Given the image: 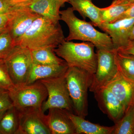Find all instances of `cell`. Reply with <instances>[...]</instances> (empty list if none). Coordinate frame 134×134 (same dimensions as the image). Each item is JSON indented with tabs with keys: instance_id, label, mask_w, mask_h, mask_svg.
<instances>
[{
	"instance_id": "cell-1",
	"label": "cell",
	"mask_w": 134,
	"mask_h": 134,
	"mask_svg": "<svg viewBox=\"0 0 134 134\" xmlns=\"http://www.w3.org/2000/svg\"><path fill=\"white\" fill-rule=\"evenodd\" d=\"M65 40L59 22L55 23L40 15L24 35L17 41L15 46L30 50L44 48L54 49Z\"/></svg>"
},
{
	"instance_id": "cell-2",
	"label": "cell",
	"mask_w": 134,
	"mask_h": 134,
	"mask_svg": "<svg viewBox=\"0 0 134 134\" xmlns=\"http://www.w3.org/2000/svg\"><path fill=\"white\" fill-rule=\"evenodd\" d=\"M60 20L67 24L69 30L66 41L81 40L92 43L97 49L114 50L112 41L108 34L96 30L92 24L77 17L72 7L60 10Z\"/></svg>"
},
{
	"instance_id": "cell-3",
	"label": "cell",
	"mask_w": 134,
	"mask_h": 134,
	"mask_svg": "<svg viewBox=\"0 0 134 134\" xmlns=\"http://www.w3.org/2000/svg\"><path fill=\"white\" fill-rule=\"evenodd\" d=\"M95 47L90 42L76 43L65 40L54 51L56 55L65 61L69 67L79 68L93 74L97 65Z\"/></svg>"
},
{
	"instance_id": "cell-4",
	"label": "cell",
	"mask_w": 134,
	"mask_h": 134,
	"mask_svg": "<svg viewBox=\"0 0 134 134\" xmlns=\"http://www.w3.org/2000/svg\"><path fill=\"white\" fill-rule=\"evenodd\" d=\"M65 76L75 114L85 119L88 114V91L93 74L79 68L69 67Z\"/></svg>"
},
{
	"instance_id": "cell-5",
	"label": "cell",
	"mask_w": 134,
	"mask_h": 134,
	"mask_svg": "<svg viewBox=\"0 0 134 134\" xmlns=\"http://www.w3.org/2000/svg\"><path fill=\"white\" fill-rule=\"evenodd\" d=\"M9 92L13 105L18 111L42 109L48 96L46 89L39 80L33 83L15 86Z\"/></svg>"
},
{
	"instance_id": "cell-6",
	"label": "cell",
	"mask_w": 134,
	"mask_h": 134,
	"mask_svg": "<svg viewBox=\"0 0 134 134\" xmlns=\"http://www.w3.org/2000/svg\"><path fill=\"white\" fill-rule=\"evenodd\" d=\"M65 74L60 76L39 80L45 87L48 94L47 100L42 105L43 112L50 108H59L74 113L73 104L68 90Z\"/></svg>"
},
{
	"instance_id": "cell-7",
	"label": "cell",
	"mask_w": 134,
	"mask_h": 134,
	"mask_svg": "<svg viewBox=\"0 0 134 134\" xmlns=\"http://www.w3.org/2000/svg\"><path fill=\"white\" fill-rule=\"evenodd\" d=\"M4 59L15 86L26 84L32 65L31 50L16 45Z\"/></svg>"
},
{
	"instance_id": "cell-8",
	"label": "cell",
	"mask_w": 134,
	"mask_h": 134,
	"mask_svg": "<svg viewBox=\"0 0 134 134\" xmlns=\"http://www.w3.org/2000/svg\"><path fill=\"white\" fill-rule=\"evenodd\" d=\"M116 50L97 49V65L93 74L90 91L93 93L105 87L119 73L115 59Z\"/></svg>"
},
{
	"instance_id": "cell-9",
	"label": "cell",
	"mask_w": 134,
	"mask_h": 134,
	"mask_svg": "<svg viewBox=\"0 0 134 134\" xmlns=\"http://www.w3.org/2000/svg\"><path fill=\"white\" fill-rule=\"evenodd\" d=\"M19 127L16 134H51L42 109L18 111Z\"/></svg>"
},
{
	"instance_id": "cell-10",
	"label": "cell",
	"mask_w": 134,
	"mask_h": 134,
	"mask_svg": "<svg viewBox=\"0 0 134 134\" xmlns=\"http://www.w3.org/2000/svg\"><path fill=\"white\" fill-rule=\"evenodd\" d=\"M39 16L31 11L28 7L15 8L10 13L8 31L15 45L17 41L24 35Z\"/></svg>"
},
{
	"instance_id": "cell-11",
	"label": "cell",
	"mask_w": 134,
	"mask_h": 134,
	"mask_svg": "<svg viewBox=\"0 0 134 134\" xmlns=\"http://www.w3.org/2000/svg\"><path fill=\"white\" fill-rule=\"evenodd\" d=\"M134 25V18H124L110 23H102L100 29L109 35L114 48L117 50L130 40V36Z\"/></svg>"
},
{
	"instance_id": "cell-12",
	"label": "cell",
	"mask_w": 134,
	"mask_h": 134,
	"mask_svg": "<svg viewBox=\"0 0 134 134\" xmlns=\"http://www.w3.org/2000/svg\"><path fill=\"white\" fill-rule=\"evenodd\" d=\"M99 107L115 123L122 117L126 109L121 103L107 87L94 92Z\"/></svg>"
},
{
	"instance_id": "cell-13",
	"label": "cell",
	"mask_w": 134,
	"mask_h": 134,
	"mask_svg": "<svg viewBox=\"0 0 134 134\" xmlns=\"http://www.w3.org/2000/svg\"><path fill=\"white\" fill-rule=\"evenodd\" d=\"M48 111L46 117L51 134H76L75 127L69 115L70 111L59 108H50Z\"/></svg>"
},
{
	"instance_id": "cell-14",
	"label": "cell",
	"mask_w": 134,
	"mask_h": 134,
	"mask_svg": "<svg viewBox=\"0 0 134 134\" xmlns=\"http://www.w3.org/2000/svg\"><path fill=\"white\" fill-rule=\"evenodd\" d=\"M127 110L133 103L134 81L127 79L119 72L106 86Z\"/></svg>"
},
{
	"instance_id": "cell-15",
	"label": "cell",
	"mask_w": 134,
	"mask_h": 134,
	"mask_svg": "<svg viewBox=\"0 0 134 134\" xmlns=\"http://www.w3.org/2000/svg\"><path fill=\"white\" fill-rule=\"evenodd\" d=\"M69 66L66 62L59 65H32L26 84L33 83L40 79L55 77L64 75Z\"/></svg>"
},
{
	"instance_id": "cell-16",
	"label": "cell",
	"mask_w": 134,
	"mask_h": 134,
	"mask_svg": "<svg viewBox=\"0 0 134 134\" xmlns=\"http://www.w3.org/2000/svg\"><path fill=\"white\" fill-rule=\"evenodd\" d=\"M61 7L58 0H33L28 7L32 12L57 23L60 20Z\"/></svg>"
},
{
	"instance_id": "cell-17",
	"label": "cell",
	"mask_w": 134,
	"mask_h": 134,
	"mask_svg": "<svg viewBox=\"0 0 134 134\" xmlns=\"http://www.w3.org/2000/svg\"><path fill=\"white\" fill-rule=\"evenodd\" d=\"M93 0H70L69 3L74 11H77L84 19H90L94 26L100 29L102 22L99 8L94 5Z\"/></svg>"
},
{
	"instance_id": "cell-18",
	"label": "cell",
	"mask_w": 134,
	"mask_h": 134,
	"mask_svg": "<svg viewBox=\"0 0 134 134\" xmlns=\"http://www.w3.org/2000/svg\"><path fill=\"white\" fill-rule=\"evenodd\" d=\"M69 117L75 127L76 134H111L114 127L100 126L88 121L69 112Z\"/></svg>"
},
{
	"instance_id": "cell-19",
	"label": "cell",
	"mask_w": 134,
	"mask_h": 134,
	"mask_svg": "<svg viewBox=\"0 0 134 134\" xmlns=\"http://www.w3.org/2000/svg\"><path fill=\"white\" fill-rule=\"evenodd\" d=\"M33 64L40 65H55L65 62L64 60L56 55L54 49L50 48L30 50Z\"/></svg>"
},
{
	"instance_id": "cell-20",
	"label": "cell",
	"mask_w": 134,
	"mask_h": 134,
	"mask_svg": "<svg viewBox=\"0 0 134 134\" xmlns=\"http://www.w3.org/2000/svg\"><path fill=\"white\" fill-rule=\"evenodd\" d=\"M134 4L112 2L111 5L107 7L99 8L102 23H110L119 20L124 12Z\"/></svg>"
},
{
	"instance_id": "cell-21",
	"label": "cell",
	"mask_w": 134,
	"mask_h": 134,
	"mask_svg": "<svg viewBox=\"0 0 134 134\" xmlns=\"http://www.w3.org/2000/svg\"><path fill=\"white\" fill-rule=\"evenodd\" d=\"M113 127L111 134H134V103L128 107Z\"/></svg>"
},
{
	"instance_id": "cell-22",
	"label": "cell",
	"mask_w": 134,
	"mask_h": 134,
	"mask_svg": "<svg viewBox=\"0 0 134 134\" xmlns=\"http://www.w3.org/2000/svg\"><path fill=\"white\" fill-rule=\"evenodd\" d=\"M19 122L18 111L13 107L5 111L0 120V134H16Z\"/></svg>"
},
{
	"instance_id": "cell-23",
	"label": "cell",
	"mask_w": 134,
	"mask_h": 134,
	"mask_svg": "<svg viewBox=\"0 0 134 134\" xmlns=\"http://www.w3.org/2000/svg\"><path fill=\"white\" fill-rule=\"evenodd\" d=\"M115 59L119 72L127 79L134 81V56L116 50Z\"/></svg>"
},
{
	"instance_id": "cell-24",
	"label": "cell",
	"mask_w": 134,
	"mask_h": 134,
	"mask_svg": "<svg viewBox=\"0 0 134 134\" xmlns=\"http://www.w3.org/2000/svg\"><path fill=\"white\" fill-rule=\"evenodd\" d=\"M15 85L10 77L4 59H0V90L10 91Z\"/></svg>"
},
{
	"instance_id": "cell-25",
	"label": "cell",
	"mask_w": 134,
	"mask_h": 134,
	"mask_svg": "<svg viewBox=\"0 0 134 134\" xmlns=\"http://www.w3.org/2000/svg\"><path fill=\"white\" fill-rule=\"evenodd\" d=\"M15 45L8 30L0 34V59H5Z\"/></svg>"
},
{
	"instance_id": "cell-26",
	"label": "cell",
	"mask_w": 134,
	"mask_h": 134,
	"mask_svg": "<svg viewBox=\"0 0 134 134\" xmlns=\"http://www.w3.org/2000/svg\"><path fill=\"white\" fill-rule=\"evenodd\" d=\"M13 107L9 91L0 90V111H5Z\"/></svg>"
},
{
	"instance_id": "cell-27",
	"label": "cell",
	"mask_w": 134,
	"mask_h": 134,
	"mask_svg": "<svg viewBox=\"0 0 134 134\" xmlns=\"http://www.w3.org/2000/svg\"><path fill=\"white\" fill-rule=\"evenodd\" d=\"M10 5L15 8L26 7L30 5L33 0H3Z\"/></svg>"
},
{
	"instance_id": "cell-28",
	"label": "cell",
	"mask_w": 134,
	"mask_h": 134,
	"mask_svg": "<svg viewBox=\"0 0 134 134\" xmlns=\"http://www.w3.org/2000/svg\"><path fill=\"white\" fill-rule=\"evenodd\" d=\"M120 52L134 56V40H130L126 45L116 50Z\"/></svg>"
},
{
	"instance_id": "cell-29",
	"label": "cell",
	"mask_w": 134,
	"mask_h": 134,
	"mask_svg": "<svg viewBox=\"0 0 134 134\" xmlns=\"http://www.w3.org/2000/svg\"><path fill=\"white\" fill-rule=\"evenodd\" d=\"M15 8L10 5L3 0H0V15L10 13Z\"/></svg>"
},
{
	"instance_id": "cell-30",
	"label": "cell",
	"mask_w": 134,
	"mask_h": 134,
	"mask_svg": "<svg viewBox=\"0 0 134 134\" xmlns=\"http://www.w3.org/2000/svg\"><path fill=\"white\" fill-rule=\"evenodd\" d=\"M124 18H134V4L130 6L124 12L119 20Z\"/></svg>"
},
{
	"instance_id": "cell-31",
	"label": "cell",
	"mask_w": 134,
	"mask_h": 134,
	"mask_svg": "<svg viewBox=\"0 0 134 134\" xmlns=\"http://www.w3.org/2000/svg\"><path fill=\"white\" fill-rule=\"evenodd\" d=\"M10 13L0 15V27H8L10 19Z\"/></svg>"
},
{
	"instance_id": "cell-32",
	"label": "cell",
	"mask_w": 134,
	"mask_h": 134,
	"mask_svg": "<svg viewBox=\"0 0 134 134\" xmlns=\"http://www.w3.org/2000/svg\"><path fill=\"white\" fill-rule=\"evenodd\" d=\"M113 2L122 3H129V4H134V0H113Z\"/></svg>"
},
{
	"instance_id": "cell-33",
	"label": "cell",
	"mask_w": 134,
	"mask_h": 134,
	"mask_svg": "<svg viewBox=\"0 0 134 134\" xmlns=\"http://www.w3.org/2000/svg\"><path fill=\"white\" fill-rule=\"evenodd\" d=\"M130 40H134V25L132 27V30H131L130 36Z\"/></svg>"
},
{
	"instance_id": "cell-34",
	"label": "cell",
	"mask_w": 134,
	"mask_h": 134,
	"mask_svg": "<svg viewBox=\"0 0 134 134\" xmlns=\"http://www.w3.org/2000/svg\"><path fill=\"white\" fill-rule=\"evenodd\" d=\"M8 30L7 26L0 27V34H1L3 33L4 32L7 31Z\"/></svg>"
},
{
	"instance_id": "cell-35",
	"label": "cell",
	"mask_w": 134,
	"mask_h": 134,
	"mask_svg": "<svg viewBox=\"0 0 134 134\" xmlns=\"http://www.w3.org/2000/svg\"><path fill=\"white\" fill-rule=\"evenodd\" d=\"M60 4L62 5V7L64 5L65 3L66 2H69V1L70 0H58Z\"/></svg>"
},
{
	"instance_id": "cell-36",
	"label": "cell",
	"mask_w": 134,
	"mask_h": 134,
	"mask_svg": "<svg viewBox=\"0 0 134 134\" xmlns=\"http://www.w3.org/2000/svg\"><path fill=\"white\" fill-rule=\"evenodd\" d=\"M5 111H0V120H1L2 116H3V115H4Z\"/></svg>"
},
{
	"instance_id": "cell-37",
	"label": "cell",
	"mask_w": 134,
	"mask_h": 134,
	"mask_svg": "<svg viewBox=\"0 0 134 134\" xmlns=\"http://www.w3.org/2000/svg\"><path fill=\"white\" fill-rule=\"evenodd\" d=\"M133 103H134V98H133Z\"/></svg>"
}]
</instances>
